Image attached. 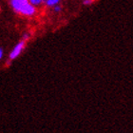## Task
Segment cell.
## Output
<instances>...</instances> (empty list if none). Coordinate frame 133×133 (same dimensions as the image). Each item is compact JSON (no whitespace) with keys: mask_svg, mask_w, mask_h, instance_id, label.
Segmentation results:
<instances>
[{"mask_svg":"<svg viewBox=\"0 0 133 133\" xmlns=\"http://www.w3.org/2000/svg\"><path fill=\"white\" fill-rule=\"evenodd\" d=\"M24 48H25V40H22V41H20L19 43H17L14 48L12 49V50L11 51L10 53V59L11 60H14L15 58H17L18 56L20 55V53L22 52L23 50H24Z\"/></svg>","mask_w":133,"mask_h":133,"instance_id":"cell-2","label":"cell"},{"mask_svg":"<svg viewBox=\"0 0 133 133\" xmlns=\"http://www.w3.org/2000/svg\"><path fill=\"white\" fill-rule=\"evenodd\" d=\"M3 55H4V50H3V49L0 48V60L3 58Z\"/></svg>","mask_w":133,"mask_h":133,"instance_id":"cell-8","label":"cell"},{"mask_svg":"<svg viewBox=\"0 0 133 133\" xmlns=\"http://www.w3.org/2000/svg\"><path fill=\"white\" fill-rule=\"evenodd\" d=\"M31 4H32L34 7H37V6L42 5L43 3L46 2V0H30Z\"/></svg>","mask_w":133,"mask_h":133,"instance_id":"cell-4","label":"cell"},{"mask_svg":"<svg viewBox=\"0 0 133 133\" xmlns=\"http://www.w3.org/2000/svg\"><path fill=\"white\" fill-rule=\"evenodd\" d=\"M30 38V34H29V33H25V34H24V35H23V40H28V39Z\"/></svg>","mask_w":133,"mask_h":133,"instance_id":"cell-7","label":"cell"},{"mask_svg":"<svg viewBox=\"0 0 133 133\" xmlns=\"http://www.w3.org/2000/svg\"><path fill=\"white\" fill-rule=\"evenodd\" d=\"M11 7L15 12L25 16H33L36 14L35 7L31 4L30 0H10Z\"/></svg>","mask_w":133,"mask_h":133,"instance_id":"cell-1","label":"cell"},{"mask_svg":"<svg viewBox=\"0 0 133 133\" xmlns=\"http://www.w3.org/2000/svg\"><path fill=\"white\" fill-rule=\"evenodd\" d=\"M61 10H62V7L59 4L53 6V11H55V12H59V11H61Z\"/></svg>","mask_w":133,"mask_h":133,"instance_id":"cell-5","label":"cell"},{"mask_svg":"<svg viewBox=\"0 0 133 133\" xmlns=\"http://www.w3.org/2000/svg\"><path fill=\"white\" fill-rule=\"evenodd\" d=\"M94 3V0H83V4L85 6H89Z\"/></svg>","mask_w":133,"mask_h":133,"instance_id":"cell-6","label":"cell"},{"mask_svg":"<svg viewBox=\"0 0 133 133\" xmlns=\"http://www.w3.org/2000/svg\"><path fill=\"white\" fill-rule=\"evenodd\" d=\"M61 0H46V5L48 7H53V6L59 4Z\"/></svg>","mask_w":133,"mask_h":133,"instance_id":"cell-3","label":"cell"}]
</instances>
